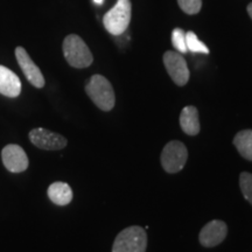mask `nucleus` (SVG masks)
Wrapping results in <instances>:
<instances>
[{
	"mask_svg": "<svg viewBox=\"0 0 252 252\" xmlns=\"http://www.w3.org/2000/svg\"><path fill=\"white\" fill-rule=\"evenodd\" d=\"M86 91L94 105L103 111H110L115 106V91L111 83L102 75H94L87 83Z\"/></svg>",
	"mask_w": 252,
	"mask_h": 252,
	"instance_id": "f257e3e1",
	"label": "nucleus"
},
{
	"mask_svg": "<svg viewBox=\"0 0 252 252\" xmlns=\"http://www.w3.org/2000/svg\"><path fill=\"white\" fill-rule=\"evenodd\" d=\"M146 230L132 225L119 232L113 242L112 252H146Z\"/></svg>",
	"mask_w": 252,
	"mask_h": 252,
	"instance_id": "f03ea898",
	"label": "nucleus"
},
{
	"mask_svg": "<svg viewBox=\"0 0 252 252\" xmlns=\"http://www.w3.org/2000/svg\"><path fill=\"white\" fill-rule=\"evenodd\" d=\"M63 54L69 64L77 69L89 67L94 61L86 42L75 34H70L63 41Z\"/></svg>",
	"mask_w": 252,
	"mask_h": 252,
	"instance_id": "7ed1b4c3",
	"label": "nucleus"
},
{
	"mask_svg": "<svg viewBox=\"0 0 252 252\" xmlns=\"http://www.w3.org/2000/svg\"><path fill=\"white\" fill-rule=\"evenodd\" d=\"M132 5L130 0H118L117 4L104 15L103 24L112 35H122L131 21Z\"/></svg>",
	"mask_w": 252,
	"mask_h": 252,
	"instance_id": "20e7f679",
	"label": "nucleus"
},
{
	"mask_svg": "<svg viewBox=\"0 0 252 252\" xmlns=\"http://www.w3.org/2000/svg\"><path fill=\"white\" fill-rule=\"evenodd\" d=\"M188 159V151L181 141L173 140L166 144L161 153V165L167 173L180 172Z\"/></svg>",
	"mask_w": 252,
	"mask_h": 252,
	"instance_id": "39448f33",
	"label": "nucleus"
},
{
	"mask_svg": "<svg viewBox=\"0 0 252 252\" xmlns=\"http://www.w3.org/2000/svg\"><path fill=\"white\" fill-rule=\"evenodd\" d=\"M163 64H165L166 70L168 75L174 81V83L179 87H184L189 81V68L187 62L184 59V56L180 55V53L168 50L163 54Z\"/></svg>",
	"mask_w": 252,
	"mask_h": 252,
	"instance_id": "423d86ee",
	"label": "nucleus"
},
{
	"mask_svg": "<svg viewBox=\"0 0 252 252\" xmlns=\"http://www.w3.org/2000/svg\"><path fill=\"white\" fill-rule=\"evenodd\" d=\"M30 139L33 145L41 150L59 151L67 146V139L55 132L46 128H34L30 132Z\"/></svg>",
	"mask_w": 252,
	"mask_h": 252,
	"instance_id": "0eeeda50",
	"label": "nucleus"
},
{
	"mask_svg": "<svg viewBox=\"0 0 252 252\" xmlns=\"http://www.w3.org/2000/svg\"><path fill=\"white\" fill-rule=\"evenodd\" d=\"M1 159L6 169L12 173L25 172L30 165L26 152L23 147L15 144H9L4 147L1 152Z\"/></svg>",
	"mask_w": 252,
	"mask_h": 252,
	"instance_id": "6e6552de",
	"label": "nucleus"
},
{
	"mask_svg": "<svg viewBox=\"0 0 252 252\" xmlns=\"http://www.w3.org/2000/svg\"><path fill=\"white\" fill-rule=\"evenodd\" d=\"M228 235V226L223 220H214L207 223L198 235V241L204 248H214L222 243Z\"/></svg>",
	"mask_w": 252,
	"mask_h": 252,
	"instance_id": "1a4fd4ad",
	"label": "nucleus"
},
{
	"mask_svg": "<svg viewBox=\"0 0 252 252\" xmlns=\"http://www.w3.org/2000/svg\"><path fill=\"white\" fill-rule=\"evenodd\" d=\"M15 56H17V61L20 65L21 70H23L24 75L26 78L30 81L32 86L35 88L45 87V77H43L42 72L39 69V67L33 62V60L31 59V56L28 55V53L25 50L23 47H17L15 49Z\"/></svg>",
	"mask_w": 252,
	"mask_h": 252,
	"instance_id": "9d476101",
	"label": "nucleus"
},
{
	"mask_svg": "<svg viewBox=\"0 0 252 252\" xmlns=\"http://www.w3.org/2000/svg\"><path fill=\"white\" fill-rule=\"evenodd\" d=\"M21 93V81L13 71L0 65V94L4 96L18 97Z\"/></svg>",
	"mask_w": 252,
	"mask_h": 252,
	"instance_id": "9b49d317",
	"label": "nucleus"
},
{
	"mask_svg": "<svg viewBox=\"0 0 252 252\" xmlns=\"http://www.w3.org/2000/svg\"><path fill=\"white\" fill-rule=\"evenodd\" d=\"M179 121H180L182 131L186 134L196 135L200 132V118H198V111L195 106L188 105L182 109Z\"/></svg>",
	"mask_w": 252,
	"mask_h": 252,
	"instance_id": "f8f14e48",
	"label": "nucleus"
},
{
	"mask_svg": "<svg viewBox=\"0 0 252 252\" xmlns=\"http://www.w3.org/2000/svg\"><path fill=\"white\" fill-rule=\"evenodd\" d=\"M48 197L58 206H67L72 200V190L65 182H54L48 188Z\"/></svg>",
	"mask_w": 252,
	"mask_h": 252,
	"instance_id": "ddd939ff",
	"label": "nucleus"
},
{
	"mask_svg": "<svg viewBox=\"0 0 252 252\" xmlns=\"http://www.w3.org/2000/svg\"><path fill=\"white\" fill-rule=\"evenodd\" d=\"M234 145L244 159L252 161V130L239 131L234 138Z\"/></svg>",
	"mask_w": 252,
	"mask_h": 252,
	"instance_id": "4468645a",
	"label": "nucleus"
},
{
	"mask_svg": "<svg viewBox=\"0 0 252 252\" xmlns=\"http://www.w3.org/2000/svg\"><path fill=\"white\" fill-rule=\"evenodd\" d=\"M186 45L187 50L191 53H201V54H209V49L204 45L202 41L198 40L194 32H187L186 33Z\"/></svg>",
	"mask_w": 252,
	"mask_h": 252,
	"instance_id": "2eb2a0df",
	"label": "nucleus"
},
{
	"mask_svg": "<svg viewBox=\"0 0 252 252\" xmlns=\"http://www.w3.org/2000/svg\"><path fill=\"white\" fill-rule=\"evenodd\" d=\"M239 187L245 200L252 204V174L248 172L241 173L239 175Z\"/></svg>",
	"mask_w": 252,
	"mask_h": 252,
	"instance_id": "dca6fc26",
	"label": "nucleus"
},
{
	"mask_svg": "<svg viewBox=\"0 0 252 252\" xmlns=\"http://www.w3.org/2000/svg\"><path fill=\"white\" fill-rule=\"evenodd\" d=\"M172 43L174 48L181 54L187 53V45H186V33L181 28H175L172 33Z\"/></svg>",
	"mask_w": 252,
	"mask_h": 252,
	"instance_id": "f3484780",
	"label": "nucleus"
},
{
	"mask_svg": "<svg viewBox=\"0 0 252 252\" xmlns=\"http://www.w3.org/2000/svg\"><path fill=\"white\" fill-rule=\"evenodd\" d=\"M178 4L185 13L196 14L202 7V0H178Z\"/></svg>",
	"mask_w": 252,
	"mask_h": 252,
	"instance_id": "a211bd4d",
	"label": "nucleus"
},
{
	"mask_svg": "<svg viewBox=\"0 0 252 252\" xmlns=\"http://www.w3.org/2000/svg\"><path fill=\"white\" fill-rule=\"evenodd\" d=\"M248 13L252 19V2H251V4H249V6H248Z\"/></svg>",
	"mask_w": 252,
	"mask_h": 252,
	"instance_id": "6ab92c4d",
	"label": "nucleus"
},
{
	"mask_svg": "<svg viewBox=\"0 0 252 252\" xmlns=\"http://www.w3.org/2000/svg\"><path fill=\"white\" fill-rule=\"evenodd\" d=\"M94 2L97 5H102L104 2V0H94Z\"/></svg>",
	"mask_w": 252,
	"mask_h": 252,
	"instance_id": "aec40b11",
	"label": "nucleus"
}]
</instances>
